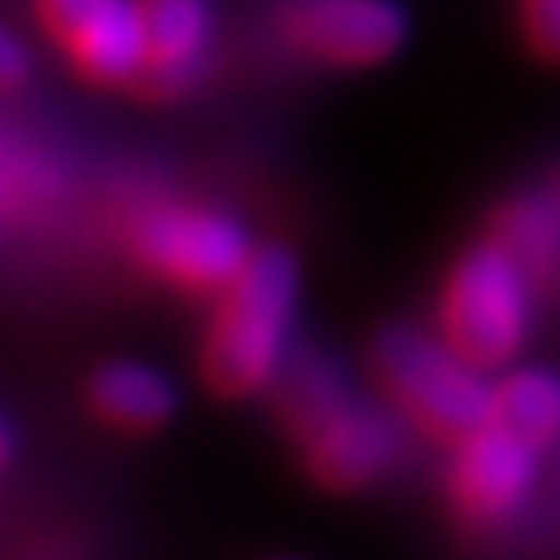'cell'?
Returning a JSON list of instances; mask_svg holds the SVG:
<instances>
[{
    "label": "cell",
    "instance_id": "2",
    "mask_svg": "<svg viewBox=\"0 0 560 560\" xmlns=\"http://www.w3.org/2000/svg\"><path fill=\"white\" fill-rule=\"evenodd\" d=\"M370 364L388 407L440 444H463L467 434L490 425L495 383L471 360H463L440 331L383 327L370 346Z\"/></svg>",
    "mask_w": 560,
    "mask_h": 560
},
{
    "label": "cell",
    "instance_id": "8",
    "mask_svg": "<svg viewBox=\"0 0 560 560\" xmlns=\"http://www.w3.org/2000/svg\"><path fill=\"white\" fill-rule=\"evenodd\" d=\"M145 66L127 90L145 103H178L197 90L210 47V0H136Z\"/></svg>",
    "mask_w": 560,
    "mask_h": 560
},
{
    "label": "cell",
    "instance_id": "3",
    "mask_svg": "<svg viewBox=\"0 0 560 560\" xmlns=\"http://www.w3.org/2000/svg\"><path fill=\"white\" fill-rule=\"evenodd\" d=\"M533 300L537 280L486 234L444 276L434 331L477 370L500 374L518 360L533 331Z\"/></svg>",
    "mask_w": 560,
    "mask_h": 560
},
{
    "label": "cell",
    "instance_id": "4",
    "mask_svg": "<svg viewBox=\"0 0 560 560\" xmlns=\"http://www.w3.org/2000/svg\"><path fill=\"white\" fill-rule=\"evenodd\" d=\"M127 248L140 271L154 280L183 290V294H215L248 267L253 238L243 234V224L220 215V210L201 206H154L145 210L131 230Z\"/></svg>",
    "mask_w": 560,
    "mask_h": 560
},
{
    "label": "cell",
    "instance_id": "5",
    "mask_svg": "<svg viewBox=\"0 0 560 560\" xmlns=\"http://www.w3.org/2000/svg\"><path fill=\"white\" fill-rule=\"evenodd\" d=\"M280 38L318 66L370 70L407 43V10L397 0H280Z\"/></svg>",
    "mask_w": 560,
    "mask_h": 560
},
{
    "label": "cell",
    "instance_id": "12",
    "mask_svg": "<svg viewBox=\"0 0 560 560\" xmlns=\"http://www.w3.org/2000/svg\"><path fill=\"white\" fill-rule=\"evenodd\" d=\"M490 420L518 434L537 453L560 440V374L551 370H504L490 397Z\"/></svg>",
    "mask_w": 560,
    "mask_h": 560
},
{
    "label": "cell",
    "instance_id": "6",
    "mask_svg": "<svg viewBox=\"0 0 560 560\" xmlns=\"http://www.w3.org/2000/svg\"><path fill=\"white\" fill-rule=\"evenodd\" d=\"M397 411L370 407V401L350 397L346 407L308 434L300 448L304 477L327 490V495H360L378 486L401 458V425Z\"/></svg>",
    "mask_w": 560,
    "mask_h": 560
},
{
    "label": "cell",
    "instance_id": "13",
    "mask_svg": "<svg viewBox=\"0 0 560 560\" xmlns=\"http://www.w3.org/2000/svg\"><path fill=\"white\" fill-rule=\"evenodd\" d=\"M33 5H38V24L47 28V38L66 51L80 33H90L98 20H108L121 0H33Z\"/></svg>",
    "mask_w": 560,
    "mask_h": 560
},
{
    "label": "cell",
    "instance_id": "9",
    "mask_svg": "<svg viewBox=\"0 0 560 560\" xmlns=\"http://www.w3.org/2000/svg\"><path fill=\"white\" fill-rule=\"evenodd\" d=\"M84 407L117 434H160L178 416V388L164 370L140 360H103L84 383Z\"/></svg>",
    "mask_w": 560,
    "mask_h": 560
},
{
    "label": "cell",
    "instance_id": "15",
    "mask_svg": "<svg viewBox=\"0 0 560 560\" xmlns=\"http://www.w3.org/2000/svg\"><path fill=\"white\" fill-rule=\"evenodd\" d=\"M24 84H28V51L5 24H0V94L24 90Z\"/></svg>",
    "mask_w": 560,
    "mask_h": 560
},
{
    "label": "cell",
    "instance_id": "18",
    "mask_svg": "<svg viewBox=\"0 0 560 560\" xmlns=\"http://www.w3.org/2000/svg\"><path fill=\"white\" fill-rule=\"evenodd\" d=\"M280 560H294V556H280Z\"/></svg>",
    "mask_w": 560,
    "mask_h": 560
},
{
    "label": "cell",
    "instance_id": "1",
    "mask_svg": "<svg viewBox=\"0 0 560 560\" xmlns=\"http://www.w3.org/2000/svg\"><path fill=\"white\" fill-rule=\"evenodd\" d=\"M294 308H300V261L280 243H261L248 267L215 294L197 350L201 388L220 401H248L267 393L294 346Z\"/></svg>",
    "mask_w": 560,
    "mask_h": 560
},
{
    "label": "cell",
    "instance_id": "11",
    "mask_svg": "<svg viewBox=\"0 0 560 560\" xmlns=\"http://www.w3.org/2000/svg\"><path fill=\"white\" fill-rule=\"evenodd\" d=\"M490 238L537 280V290H560V215L541 183L495 210Z\"/></svg>",
    "mask_w": 560,
    "mask_h": 560
},
{
    "label": "cell",
    "instance_id": "7",
    "mask_svg": "<svg viewBox=\"0 0 560 560\" xmlns=\"http://www.w3.org/2000/svg\"><path fill=\"white\" fill-rule=\"evenodd\" d=\"M537 481V448L523 444L518 434L500 430L495 420L453 444L448 467V500L467 523H504L523 510Z\"/></svg>",
    "mask_w": 560,
    "mask_h": 560
},
{
    "label": "cell",
    "instance_id": "17",
    "mask_svg": "<svg viewBox=\"0 0 560 560\" xmlns=\"http://www.w3.org/2000/svg\"><path fill=\"white\" fill-rule=\"evenodd\" d=\"M5 463H10V430L0 425V467H5Z\"/></svg>",
    "mask_w": 560,
    "mask_h": 560
},
{
    "label": "cell",
    "instance_id": "10",
    "mask_svg": "<svg viewBox=\"0 0 560 560\" xmlns=\"http://www.w3.org/2000/svg\"><path fill=\"white\" fill-rule=\"evenodd\" d=\"M267 397H271V416H276V425L285 430V440L304 444L308 434L327 425L355 393H350L341 370L318 346H290V355L276 370Z\"/></svg>",
    "mask_w": 560,
    "mask_h": 560
},
{
    "label": "cell",
    "instance_id": "14",
    "mask_svg": "<svg viewBox=\"0 0 560 560\" xmlns=\"http://www.w3.org/2000/svg\"><path fill=\"white\" fill-rule=\"evenodd\" d=\"M523 33H528L533 51L560 61V0H523Z\"/></svg>",
    "mask_w": 560,
    "mask_h": 560
},
{
    "label": "cell",
    "instance_id": "16",
    "mask_svg": "<svg viewBox=\"0 0 560 560\" xmlns=\"http://www.w3.org/2000/svg\"><path fill=\"white\" fill-rule=\"evenodd\" d=\"M541 187H547L551 191V201H556V215H560V164L547 173V178H541Z\"/></svg>",
    "mask_w": 560,
    "mask_h": 560
}]
</instances>
